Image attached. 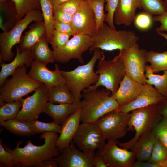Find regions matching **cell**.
<instances>
[{
	"label": "cell",
	"instance_id": "d6a6232c",
	"mask_svg": "<svg viewBox=\"0 0 167 167\" xmlns=\"http://www.w3.org/2000/svg\"><path fill=\"white\" fill-rule=\"evenodd\" d=\"M16 11L17 22L29 12L36 10H41L39 0H12Z\"/></svg>",
	"mask_w": 167,
	"mask_h": 167
},
{
	"label": "cell",
	"instance_id": "7c38bea8",
	"mask_svg": "<svg viewBox=\"0 0 167 167\" xmlns=\"http://www.w3.org/2000/svg\"><path fill=\"white\" fill-rule=\"evenodd\" d=\"M49 89L44 84L31 96L21 99L22 106L15 119L20 122H29L38 119L44 112L49 101Z\"/></svg>",
	"mask_w": 167,
	"mask_h": 167
},
{
	"label": "cell",
	"instance_id": "e0dca14e",
	"mask_svg": "<svg viewBox=\"0 0 167 167\" xmlns=\"http://www.w3.org/2000/svg\"><path fill=\"white\" fill-rule=\"evenodd\" d=\"M28 72V76L32 79L45 84L48 89L53 86L65 84V81L57 64L55 69L51 71L46 65L33 60Z\"/></svg>",
	"mask_w": 167,
	"mask_h": 167
},
{
	"label": "cell",
	"instance_id": "4fadbf2b",
	"mask_svg": "<svg viewBox=\"0 0 167 167\" xmlns=\"http://www.w3.org/2000/svg\"><path fill=\"white\" fill-rule=\"evenodd\" d=\"M93 41L90 36L77 34L70 39L63 47L53 49L56 61L66 63L72 59H77L81 63L84 62L83 54L89 49Z\"/></svg>",
	"mask_w": 167,
	"mask_h": 167
},
{
	"label": "cell",
	"instance_id": "74e56055",
	"mask_svg": "<svg viewBox=\"0 0 167 167\" xmlns=\"http://www.w3.org/2000/svg\"><path fill=\"white\" fill-rule=\"evenodd\" d=\"M29 122L36 134L47 132H55L60 134L61 131V126L53 121L50 123H45L36 119Z\"/></svg>",
	"mask_w": 167,
	"mask_h": 167
},
{
	"label": "cell",
	"instance_id": "b9f144b4",
	"mask_svg": "<svg viewBox=\"0 0 167 167\" xmlns=\"http://www.w3.org/2000/svg\"><path fill=\"white\" fill-rule=\"evenodd\" d=\"M119 0H105L106 2L105 10L107 13L105 21L108 26L113 29H116L114 24V13Z\"/></svg>",
	"mask_w": 167,
	"mask_h": 167
},
{
	"label": "cell",
	"instance_id": "6f0895ef",
	"mask_svg": "<svg viewBox=\"0 0 167 167\" xmlns=\"http://www.w3.org/2000/svg\"><path fill=\"white\" fill-rule=\"evenodd\" d=\"M6 0H0V2L4 1Z\"/></svg>",
	"mask_w": 167,
	"mask_h": 167
},
{
	"label": "cell",
	"instance_id": "7bdbcfd3",
	"mask_svg": "<svg viewBox=\"0 0 167 167\" xmlns=\"http://www.w3.org/2000/svg\"><path fill=\"white\" fill-rule=\"evenodd\" d=\"M84 0H68L57 6L62 11L73 15L79 9Z\"/></svg>",
	"mask_w": 167,
	"mask_h": 167
},
{
	"label": "cell",
	"instance_id": "ba28073f",
	"mask_svg": "<svg viewBox=\"0 0 167 167\" xmlns=\"http://www.w3.org/2000/svg\"><path fill=\"white\" fill-rule=\"evenodd\" d=\"M44 21L42 11L36 10L28 13L18 21L11 30L0 34V60L2 62H10L14 58L12 49L13 46L19 44L23 32L32 22Z\"/></svg>",
	"mask_w": 167,
	"mask_h": 167
},
{
	"label": "cell",
	"instance_id": "9a60e30c",
	"mask_svg": "<svg viewBox=\"0 0 167 167\" xmlns=\"http://www.w3.org/2000/svg\"><path fill=\"white\" fill-rule=\"evenodd\" d=\"M71 25L76 34H86L92 37L96 32L95 15L88 0H84L73 15Z\"/></svg>",
	"mask_w": 167,
	"mask_h": 167
},
{
	"label": "cell",
	"instance_id": "c3c4849f",
	"mask_svg": "<svg viewBox=\"0 0 167 167\" xmlns=\"http://www.w3.org/2000/svg\"><path fill=\"white\" fill-rule=\"evenodd\" d=\"M157 105L162 117L167 118V98L158 104Z\"/></svg>",
	"mask_w": 167,
	"mask_h": 167
},
{
	"label": "cell",
	"instance_id": "8d00e7d4",
	"mask_svg": "<svg viewBox=\"0 0 167 167\" xmlns=\"http://www.w3.org/2000/svg\"><path fill=\"white\" fill-rule=\"evenodd\" d=\"M94 14L96 23L97 31L103 25L107 14L104 12L105 0H88Z\"/></svg>",
	"mask_w": 167,
	"mask_h": 167
},
{
	"label": "cell",
	"instance_id": "7dc6e473",
	"mask_svg": "<svg viewBox=\"0 0 167 167\" xmlns=\"http://www.w3.org/2000/svg\"><path fill=\"white\" fill-rule=\"evenodd\" d=\"M153 19L154 22H159L161 24L160 26L156 29L157 33L167 31V10L162 14L153 16Z\"/></svg>",
	"mask_w": 167,
	"mask_h": 167
},
{
	"label": "cell",
	"instance_id": "4316f807",
	"mask_svg": "<svg viewBox=\"0 0 167 167\" xmlns=\"http://www.w3.org/2000/svg\"><path fill=\"white\" fill-rule=\"evenodd\" d=\"M8 0L0 2V28L3 32L12 29L17 22L16 11Z\"/></svg>",
	"mask_w": 167,
	"mask_h": 167
},
{
	"label": "cell",
	"instance_id": "5b68a950",
	"mask_svg": "<svg viewBox=\"0 0 167 167\" xmlns=\"http://www.w3.org/2000/svg\"><path fill=\"white\" fill-rule=\"evenodd\" d=\"M27 67L23 65L18 68L11 75L12 77L6 80L1 87L0 105L5 102L20 100L42 85L28 76Z\"/></svg>",
	"mask_w": 167,
	"mask_h": 167
},
{
	"label": "cell",
	"instance_id": "cb8c5ba5",
	"mask_svg": "<svg viewBox=\"0 0 167 167\" xmlns=\"http://www.w3.org/2000/svg\"><path fill=\"white\" fill-rule=\"evenodd\" d=\"M80 105V102L55 104L48 102L44 113L50 117L54 122L60 125Z\"/></svg>",
	"mask_w": 167,
	"mask_h": 167
},
{
	"label": "cell",
	"instance_id": "ab89813d",
	"mask_svg": "<svg viewBox=\"0 0 167 167\" xmlns=\"http://www.w3.org/2000/svg\"><path fill=\"white\" fill-rule=\"evenodd\" d=\"M152 131L167 148V118H162Z\"/></svg>",
	"mask_w": 167,
	"mask_h": 167
},
{
	"label": "cell",
	"instance_id": "9c48e42d",
	"mask_svg": "<svg viewBox=\"0 0 167 167\" xmlns=\"http://www.w3.org/2000/svg\"><path fill=\"white\" fill-rule=\"evenodd\" d=\"M146 50L140 48L137 43L130 48L119 51V54L123 62L126 74L142 84L146 83L145 75Z\"/></svg>",
	"mask_w": 167,
	"mask_h": 167
},
{
	"label": "cell",
	"instance_id": "f907efd6",
	"mask_svg": "<svg viewBox=\"0 0 167 167\" xmlns=\"http://www.w3.org/2000/svg\"><path fill=\"white\" fill-rule=\"evenodd\" d=\"M132 167H160V166L147 161L136 160L134 163Z\"/></svg>",
	"mask_w": 167,
	"mask_h": 167
},
{
	"label": "cell",
	"instance_id": "d4e9b609",
	"mask_svg": "<svg viewBox=\"0 0 167 167\" xmlns=\"http://www.w3.org/2000/svg\"><path fill=\"white\" fill-rule=\"evenodd\" d=\"M46 36V31L44 21L32 24L29 30L22 36L19 45L17 46L21 52L31 49L40 40Z\"/></svg>",
	"mask_w": 167,
	"mask_h": 167
},
{
	"label": "cell",
	"instance_id": "52a82bcc",
	"mask_svg": "<svg viewBox=\"0 0 167 167\" xmlns=\"http://www.w3.org/2000/svg\"><path fill=\"white\" fill-rule=\"evenodd\" d=\"M98 60L97 70L96 72L99 76L98 80L87 88L95 89L103 86L111 91L113 95L118 90L126 74L123 62L119 54L113 59L107 60L102 52Z\"/></svg>",
	"mask_w": 167,
	"mask_h": 167
},
{
	"label": "cell",
	"instance_id": "816d5d0a",
	"mask_svg": "<svg viewBox=\"0 0 167 167\" xmlns=\"http://www.w3.org/2000/svg\"><path fill=\"white\" fill-rule=\"evenodd\" d=\"M92 160L95 167H108L103 161L96 154L92 157Z\"/></svg>",
	"mask_w": 167,
	"mask_h": 167
},
{
	"label": "cell",
	"instance_id": "f6af8a7d",
	"mask_svg": "<svg viewBox=\"0 0 167 167\" xmlns=\"http://www.w3.org/2000/svg\"><path fill=\"white\" fill-rule=\"evenodd\" d=\"M54 26L55 30L61 33L73 36L76 35L71 24L54 19Z\"/></svg>",
	"mask_w": 167,
	"mask_h": 167
},
{
	"label": "cell",
	"instance_id": "d590c367",
	"mask_svg": "<svg viewBox=\"0 0 167 167\" xmlns=\"http://www.w3.org/2000/svg\"><path fill=\"white\" fill-rule=\"evenodd\" d=\"M167 158V148L158 138L154 145L151 156L148 161L152 163L161 165Z\"/></svg>",
	"mask_w": 167,
	"mask_h": 167
},
{
	"label": "cell",
	"instance_id": "ee69618b",
	"mask_svg": "<svg viewBox=\"0 0 167 167\" xmlns=\"http://www.w3.org/2000/svg\"><path fill=\"white\" fill-rule=\"evenodd\" d=\"M2 140L0 139V164L9 167H14L13 157L11 154L7 151L2 143Z\"/></svg>",
	"mask_w": 167,
	"mask_h": 167
},
{
	"label": "cell",
	"instance_id": "681fc988",
	"mask_svg": "<svg viewBox=\"0 0 167 167\" xmlns=\"http://www.w3.org/2000/svg\"><path fill=\"white\" fill-rule=\"evenodd\" d=\"M58 166L56 161L53 158L42 161L36 167H57Z\"/></svg>",
	"mask_w": 167,
	"mask_h": 167
},
{
	"label": "cell",
	"instance_id": "5bb4252c",
	"mask_svg": "<svg viewBox=\"0 0 167 167\" xmlns=\"http://www.w3.org/2000/svg\"><path fill=\"white\" fill-rule=\"evenodd\" d=\"M118 141H108L101 148L97 150L96 156L101 158L108 167H132L136 158L134 152L120 148Z\"/></svg>",
	"mask_w": 167,
	"mask_h": 167
},
{
	"label": "cell",
	"instance_id": "bcb514c9",
	"mask_svg": "<svg viewBox=\"0 0 167 167\" xmlns=\"http://www.w3.org/2000/svg\"><path fill=\"white\" fill-rule=\"evenodd\" d=\"M53 11L54 19L71 24L73 15L62 11L57 6L53 7Z\"/></svg>",
	"mask_w": 167,
	"mask_h": 167
},
{
	"label": "cell",
	"instance_id": "44dd1931",
	"mask_svg": "<svg viewBox=\"0 0 167 167\" xmlns=\"http://www.w3.org/2000/svg\"><path fill=\"white\" fill-rule=\"evenodd\" d=\"M16 54L15 57L8 63H1L0 72V86L4 83L8 77L11 75L19 67L25 65L27 67H31L33 59L31 49H29L20 51L16 47Z\"/></svg>",
	"mask_w": 167,
	"mask_h": 167
},
{
	"label": "cell",
	"instance_id": "83f0119b",
	"mask_svg": "<svg viewBox=\"0 0 167 167\" xmlns=\"http://www.w3.org/2000/svg\"><path fill=\"white\" fill-rule=\"evenodd\" d=\"M49 102L54 104L72 103L74 99L65 84L52 87L49 89Z\"/></svg>",
	"mask_w": 167,
	"mask_h": 167
},
{
	"label": "cell",
	"instance_id": "f1b7e54d",
	"mask_svg": "<svg viewBox=\"0 0 167 167\" xmlns=\"http://www.w3.org/2000/svg\"><path fill=\"white\" fill-rule=\"evenodd\" d=\"M0 125L17 135L28 137L36 134L30 122H20L14 118L0 122Z\"/></svg>",
	"mask_w": 167,
	"mask_h": 167
},
{
	"label": "cell",
	"instance_id": "2e32d148",
	"mask_svg": "<svg viewBox=\"0 0 167 167\" xmlns=\"http://www.w3.org/2000/svg\"><path fill=\"white\" fill-rule=\"evenodd\" d=\"M54 159L59 167H95L91 157L76 148L72 140Z\"/></svg>",
	"mask_w": 167,
	"mask_h": 167
},
{
	"label": "cell",
	"instance_id": "f546056e",
	"mask_svg": "<svg viewBox=\"0 0 167 167\" xmlns=\"http://www.w3.org/2000/svg\"><path fill=\"white\" fill-rule=\"evenodd\" d=\"M145 75L146 83L154 86L159 93L167 98V70L164 71L162 75L157 74L154 73L147 64Z\"/></svg>",
	"mask_w": 167,
	"mask_h": 167
},
{
	"label": "cell",
	"instance_id": "1f68e13d",
	"mask_svg": "<svg viewBox=\"0 0 167 167\" xmlns=\"http://www.w3.org/2000/svg\"><path fill=\"white\" fill-rule=\"evenodd\" d=\"M146 59L154 73L167 70V51L161 53L153 50L147 51Z\"/></svg>",
	"mask_w": 167,
	"mask_h": 167
},
{
	"label": "cell",
	"instance_id": "7a4b0ae2",
	"mask_svg": "<svg viewBox=\"0 0 167 167\" xmlns=\"http://www.w3.org/2000/svg\"><path fill=\"white\" fill-rule=\"evenodd\" d=\"M111 94L106 88L85 89L80 102L81 122L95 123L106 114L118 110V104Z\"/></svg>",
	"mask_w": 167,
	"mask_h": 167
},
{
	"label": "cell",
	"instance_id": "db71d44e",
	"mask_svg": "<svg viewBox=\"0 0 167 167\" xmlns=\"http://www.w3.org/2000/svg\"><path fill=\"white\" fill-rule=\"evenodd\" d=\"M157 33L160 36L165 38L167 41V33H165L163 32H158Z\"/></svg>",
	"mask_w": 167,
	"mask_h": 167
},
{
	"label": "cell",
	"instance_id": "603a6c76",
	"mask_svg": "<svg viewBox=\"0 0 167 167\" xmlns=\"http://www.w3.org/2000/svg\"><path fill=\"white\" fill-rule=\"evenodd\" d=\"M157 139L152 131L145 132L140 136L130 149L134 152L136 160L148 161Z\"/></svg>",
	"mask_w": 167,
	"mask_h": 167
},
{
	"label": "cell",
	"instance_id": "f35d334b",
	"mask_svg": "<svg viewBox=\"0 0 167 167\" xmlns=\"http://www.w3.org/2000/svg\"><path fill=\"white\" fill-rule=\"evenodd\" d=\"M153 15L144 11L135 15L133 21L135 27L142 31L148 30L152 27L153 22Z\"/></svg>",
	"mask_w": 167,
	"mask_h": 167
},
{
	"label": "cell",
	"instance_id": "d6986e66",
	"mask_svg": "<svg viewBox=\"0 0 167 167\" xmlns=\"http://www.w3.org/2000/svg\"><path fill=\"white\" fill-rule=\"evenodd\" d=\"M166 98L152 85L146 84H144L143 90L136 99L117 110L129 113L139 108L157 105Z\"/></svg>",
	"mask_w": 167,
	"mask_h": 167
},
{
	"label": "cell",
	"instance_id": "ffe728a7",
	"mask_svg": "<svg viewBox=\"0 0 167 167\" xmlns=\"http://www.w3.org/2000/svg\"><path fill=\"white\" fill-rule=\"evenodd\" d=\"M81 112L80 106L61 124V131L56 143V146L60 152L72 140L80 125Z\"/></svg>",
	"mask_w": 167,
	"mask_h": 167
},
{
	"label": "cell",
	"instance_id": "30bf717a",
	"mask_svg": "<svg viewBox=\"0 0 167 167\" xmlns=\"http://www.w3.org/2000/svg\"><path fill=\"white\" fill-rule=\"evenodd\" d=\"M103 133L95 123L82 122L79 125L72 140L78 148L91 157L95 151L106 144Z\"/></svg>",
	"mask_w": 167,
	"mask_h": 167
},
{
	"label": "cell",
	"instance_id": "3957f363",
	"mask_svg": "<svg viewBox=\"0 0 167 167\" xmlns=\"http://www.w3.org/2000/svg\"><path fill=\"white\" fill-rule=\"evenodd\" d=\"M93 51L92 58L86 64L79 66L71 71L61 70L75 102L80 103L82 97L81 92L95 84L98 80L99 76L94 71V67L97 61L101 56L102 52L99 49Z\"/></svg>",
	"mask_w": 167,
	"mask_h": 167
},
{
	"label": "cell",
	"instance_id": "9f6ffc18",
	"mask_svg": "<svg viewBox=\"0 0 167 167\" xmlns=\"http://www.w3.org/2000/svg\"><path fill=\"white\" fill-rule=\"evenodd\" d=\"M165 2L167 5V0H164Z\"/></svg>",
	"mask_w": 167,
	"mask_h": 167
},
{
	"label": "cell",
	"instance_id": "6da1fadb",
	"mask_svg": "<svg viewBox=\"0 0 167 167\" xmlns=\"http://www.w3.org/2000/svg\"><path fill=\"white\" fill-rule=\"evenodd\" d=\"M58 137L57 133L45 132L40 137V138L44 139V143L41 145H35L30 140L26 141L27 144L23 148L20 147L22 142L18 141L16 147L13 149L6 144L3 145L12 155L14 167H36L42 161L60 154V150L56 146Z\"/></svg>",
	"mask_w": 167,
	"mask_h": 167
},
{
	"label": "cell",
	"instance_id": "8992f818",
	"mask_svg": "<svg viewBox=\"0 0 167 167\" xmlns=\"http://www.w3.org/2000/svg\"><path fill=\"white\" fill-rule=\"evenodd\" d=\"M157 105H153L133 110L131 113L128 124V130H134V136L124 143L118 144L122 148L131 149L143 133L152 130L161 120Z\"/></svg>",
	"mask_w": 167,
	"mask_h": 167
},
{
	"label": "cell",
	"instance_id": "8fae6325",
	"mask_svg": "<svg viewBox=\"0 0 167 167\" xmlns=\"http://www.w3.org/2000/svg\"><path fill=\"white\" fill-rule=\"evenodd\" d=\"M131 113L115 110L109 113L95 122L108 141H116L124 137L128 131Z\"/></svg>",
	"mask_w": 167,
	"mask_h": 167
},
{
	"label": "cell",
	"instance_id": "60d3db41",
	"mask_svg": "<svg viewBox=\"0 0 167 167\" xmlns=\"http://www.w3.org/2000/svg\"><path fill=\"white\" fill-rule=\"evenodd\" d=\"M71 36L54 29L49 42L53 49L63 47L70 39Z\"/></svg>",
	"mask_w": 167,
	"mask_h": 167
},
{
	"label": "cell",
	"instance_id": "7402d4cb",
	"mask_svg": "<svg viewBox=\"0 0 167 167\" xmlns=\"http://www.w3.org/2000/svg\"><path fill=\"white\" fill-rule=\"evenodd\" d=\"M142 8L140 0H119L114 13L115 24L130 26L134 20L137 9Z\"/></svg>",
	"mask_w": 167,
	"mask_h": 167
},
{
	"label": "cell",
	"instance_id": "836d02e7",
	"mask_svg": "<svg viewBox=\"0 0 167 167\" xmlns=\"http://www.w3.org/2000/svg\"><path fill=\"white\" fill-rule=\"evenodd\" d=\"M0 122L15 118L22 107L20 100L5 102L0 105Z\"/></svg>",
	"mask_w": 167,
	"mask_h": 167
},
{
	"label": "cell",
	"instance_id": "4dcf8cb0",
	"mask_svg": "<svg viewBox=\"0 0 167 167\" xmlns=\"http://www.w3.org/2000/svg\"><path fill=\"white\" fill-rule=\"evenodd\" d=\"M46 31L48 43L51 39L54 30L53 6L51 0H39Z\"/></svg>",
	"mask_w": 167,
	"mask_h": 167
},
{
	"label": "cell",
	"instance_id": "e575fe53",
	"mask_svg": "<svg viewBox=\"0 0 167 167\" xmlns=\"http://www.w3.org/2000/svg\"><path fill=\"white\" fill-rule=\"evenodd\" d=\"M143 11L152 15H160L167 10V5L164 0H140Z\"/></svg>",
	"mask_w": 167,
	"mask_h": 167
},
{
	"label": "cell",
	"instance_id": "277c9868",
	"mask_svg": "<svg viewBox=\"0 0 167 167\" xmlns=\"http://www.w3.org/2000/svg\"><path fill=\"white\" fill-rule=\"evenodd\" d=\"M93 42L90 51L96 49L111 51L127 49L137 43L139 37L133 31L117 30L104 23L92 37Z\"/></svg>",
	"mask_w": 167,
	"mask_h": 167
},
{
	"label": "cell",
	"instance_id": "f5cc1de1",
	"mask_svg": "<svg viewBox=\"0 0 167 167\" xmlns=\"http://www.w3.org/2000/svg\"><path fill=\"white\" fill-rule=\"evenodd\" d=\"M53 7H56L65 2L68 0H51Z\"/></svg>",
	"mask_w": 167,
	"mask_h": 167
},
{
	"label": "cell",
	"instance_id": "ac0fdd59",
	"mask_svg": "<svg viewBox=\"0 0 167 167\" xmlns=\"http://www.w3.org/2000/svg\"><path fill=\"white\" fill-rule=\"evenodd\" d=\"M144 87V84L136 81L126 74L116 92L111 95L117 102L119 109L136 99Z\"/></svg>",
	"mask_w": 167,
	"mask_h": 167
},
{
	"label": "cell",
	"instance_id": "484cf974",
	"mask_svg": "<svg viewBox=\"0 0 167 167\" xmlns=\"http://www.w3.org/2000/svg\"><path fill=\"white\" fill-rule=\"evenodd\" d=\"M48 43L47 36H45L31 49L33 60L46 65L49 63H54L56 61L54 53L49 49Z\"/></svg>",
	"mask_w": 167,
	"mask_h": 167
},
{
	"label": "cell",
	"instance_id": "11a10c76",
	"mask_svg": "<svg viewBox=\"0 0 167 167\" xmlns=\"http://www.w3.org/2000/svg\"><path fill=\"white\" fill-rule=\"evenodd\" d=\"M161 167H167V158L162 165Z\"/></svg>",
	"mask_w": 167,
	"mask_h": 167
}]
</instances>
